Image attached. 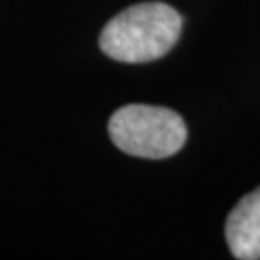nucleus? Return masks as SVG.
Here are the masks:
<instances>
[{
  "mask_svg": "<svg viewBox=\"0 0 260 260\" xmlns=\"http://www.w3.org/2000/svg\"><path fill=\"white\" fill-rule=\"evenodd\" d=\"M183 19L162 2L132 5L117 14L100 34V48L122 63H149L168 54L178 43Z\"/></svg>",
  "mask_w": 260,
  "mask_h": 260,
  "instance_id": "1",
  "label": "nucleus"
},
{
  "mask_svg": "<svg viewBox=\"0 0 260 260\" xmlns=\"http://www.w3.org/2000/svg\"><path fill=\"white\" fill-rule=\"evenodd\" d=\"M108 134L122 152L144 159L174 155L183 149L188 137L178 113L152 105L122 107L108 122Z\"/></svg>",
  "mask_w": 260,
  "mask_h": 260,
  "instance_id": "2",
  "label": "nucleus"
},
{
  "mask_svg": "<svg viewBox=\"0 0 260 260\" xmlns=\"http://www.w3.org/2000/svg\"><path fill=\"white\" fill-rule=\"evenodd\" d=\"M225 235L235 258H260V188L243 196L232 210L226 220Z\"/></svg>",
  "mask_w": 260,
  "mask_h": 260,
  "instance_id": "3",
  "label": "nucleus"
}]
</instances>
